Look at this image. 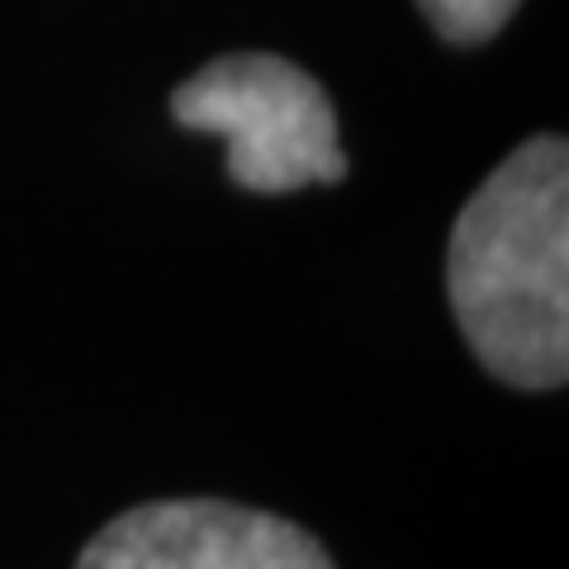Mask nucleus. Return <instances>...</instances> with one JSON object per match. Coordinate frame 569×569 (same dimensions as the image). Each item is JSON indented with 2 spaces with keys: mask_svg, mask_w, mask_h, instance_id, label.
Segmentation results:
<instances>
[{
  "mask_svg": "<svg viewBox=\"0 0 569 569\" xmlns=\"http://www.w3.org/2000/svg\"><path fill=\"white\" fill-rule=\"evenodd\" d=\"M447 295L475 361L518 389L569 380V148L531 138L451 228Z\"/></svg>",
  "mask_w": 569,
  "mask_h": 569,
  "instance_id": "nucleus-1",
  "label": "nucleus"
},
{
  "mask_svg": "<svg viewBox=\"0 0 569 569\" xmlns=\"http://www.w3.org/2000/svg\"><path fill=\"white\" fill-rule=\"evenodd\" d=\"M171 114L190 133H219L228 142V176L252 194L337 186L347 176L323 86L271 52L213 58L176 86Z\"/></svg>",
  "mask_w": 569,
  "mask_h": 569,
  "instance_id": "nucleus-2",
  "label": "nucleus"
},
{
  "mask_svg": "<svg viewBox=\"0 0 569 569\" xmlns=\"http://www.w3.org/2000/svg\"><path fill=\"white\" fill-rule=\"evenodd\" d=\"M418 6L441 39L470 48V43L493 39V33L512 20V10H518L522 0H418Z\"/></svg>",
  "mask_w": 569,
  "mask_h": 569,
  "instance_id": "nucleus-4",
  "label": "nucleus"
},
{
  "mask_svg": "<svg viewBox=\"0 0 569 569\" xmlns=\"http://www.w3.org/2000/svg\"><path fill=\"white\" fill-rule=\"evenodd\" d=\"M77 569H332L305 527L223 498L142 503L96 531Z\"/></svg>",
  "mask_w": 569,
  "mask_h": 569,
  "instance_id": "nucleus-3",
  "label": "nucleus"
}]
</instances>
